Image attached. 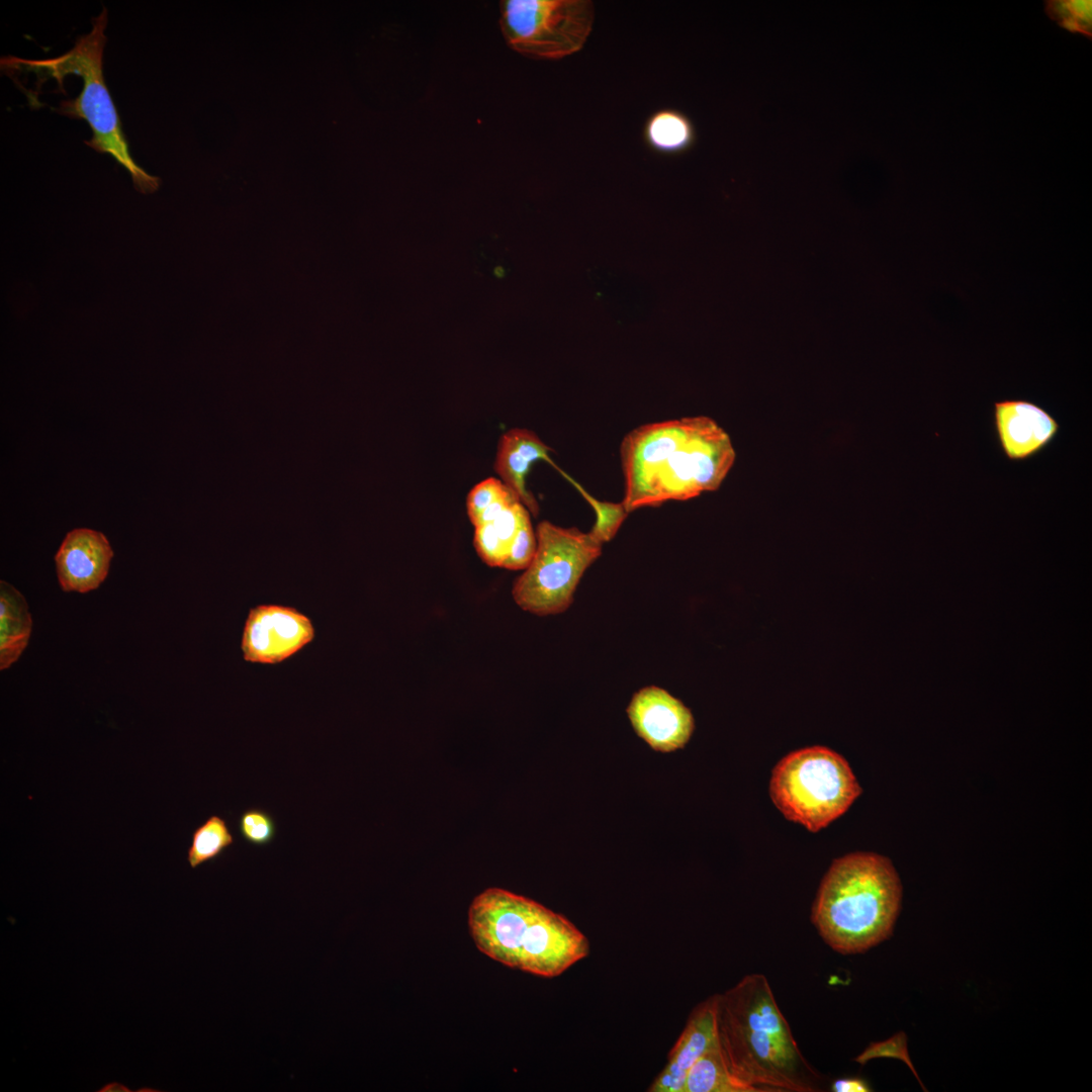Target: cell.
I'll return each instance as SVG.
<instances>
[{
  "label": "cell",
  "mask_w": 1092,
  "mask_h": 1092,
  "mask_svg": "<svg viewBox=\"0 0 1092 1092\" xmlns=\"http://www.w3.org/2000/svg\"><path fill=\"white\" fill-rule=\"evenodd\" d=\"M509 487L499 479L486 478L475 484L467 495V514L472 524L492 503L503 496Z\"/></svg>",
  "instance_id": "24"
},
{
  "label": "cell",
  "mask_w": 1092,
  "mask_h": 1092,
  "mask_svg": "<svg viewBox=\"0 0 1092 1092\" xmlns=\"http://www.w3.org/2000/svg\"><path fill=\"white\" fill-rule=\"evenodd\" d=\"M642 138L651 151L665 156H677L695 146L697 131L692 119L682 111L661 108L646 118Z\"/></svg>",
  "instance_id": "15"
},
{
  "label": "cell",
  "mask_w": 1092,
  "mask_h": 1092,
  "mask_svg": "<svg viewBox=\"0 0 1092 1092\" xmlns=\"http://www.w3.org/2000/svg\"><path fill=\"white\" fill-rule=\"evenodd\" d=\"M902 901V884L892 861L875 852H852L834 859L811 909L819 935L841 954L864 952L893 933Z\"/></svg>",
  "instance_id": "4"
},
{
  "label": "cell",
  "mask_w": 1092,
  "mask_h": 1092,
  "mask_svg": "<svg viewBox=\"0 0 1092 1092\" xmlns=\"http://www.w3.org/2000/svg\"><path fill=\"white\" fill-rule=\"evenodd\" d=\"M717 1027L731 1071L757 1092L821 1090L763 975H746L718 994Z\"/></svg>",
  "instance_id": "2"
},
{
  "label": "cell",
  "mask_w": 1092,
  "mask_h": 1092,
  "mask_svg": "<svg viewBox=\"0 0 1092 1092\" xmlns=\"http://www.w3.org/2000/svg\"><path fill=\"white\" fill-rule=\"evenodd\" d=\"M92 24L91 31L79 37L74 48L60 57L37 61L12 59L23 65L27 71L57 79L61 88L67 75L80 76L83 79L80 95L75 99L63 100L58 111L69 117L86 120L93 132L92 139L85 142L86 145L99 153L111 155L129 173L139 192L154 193L159 189L161 180L147 173L131 158L116 107L104 81L102 57L107 24L105 7L93 19Z\"/></svg>",
  "instance_id": "5"
},
{
  "label": "cell",
  "mask_w": 1092,
  "mask_h": 1092,
  "mask_svg": "<svg viewBox=\"0 0 1092 1092\" xmlns=\"http://www.w3.org/2000/svg\"><path fill=\"white\" fill-rule=\"evenodd\" d=\"M876 1058H894L904 1062L912 1071L916 1079H918L920 1085L923 1087L919 1077L910 1060L907 1049V1037L903 1031L898 1032L894 1036L884 1041H878L871 1043L860 1055H858L854 1061L860 1065L867 1064L872 1059Z\"/></svg>",
  "instance_id": "23"
},
{
  "label": "cell",
  "mask_w": 1092,
  "mask_h": 1092,
  "mask_svg": "<svg viewBox=\"0 0 1092 1092\" xmlns=\"http://www.w3.org/2000/svg\"><path fill=\"white\" fill-rule=\"evenodd\" d=\"M861 792L845 758L823 746L789 753L776 764L769 781L776 807L811 832L844 814Z\"/></svg>",
  "instance_id": "6"
},
{
  "label": "cell",
  "mask_w": 1092,
  "mask_h": 1092,
  "mask_svg": "<svg viewBox=\"0 0 1092 1092\" xmlns=\"http://www.w3.org/2000/svg\"><path fill=\"white\" fill-rule=\"evenodd\" d=\"M534 557L515 581L516 604L538 616L560 614L573 602L584 571L602 553V545L589 532L562 528L548 521L538 524Z\"/></svg>",
  "instance_id": "7"
},
{
  "label": "cell",
  "mask_w": 1092,
  "mask_h": 1092,
  "mask_svg": "<svg viewBox=\"0 0 1092 1092\" xmlns=\"http://www.w3.org/2000/svg\"><path fill=\"white\" fill-rule=\"evenodd\" d=\"M235 842L226 821L219 815H210L192 833L187 860L192 869L217 858Z\"/></svg>",
  "instance_id": "18"
},
{
  "label": "cell",
  "mask_w": 1092,
  "mask_h": 1092,
  "mask_svg": "<svg viewBox=\"0 0 1092 1092\" xmlns=\"http://www.w3.org/2000/svg\"><path fill=\"white\" fill-rule=\"evenodd\" d=\"M499 25L515 52L542 60H559L580 51L595 20L588 0H504Z\"/></svg>",
  "instance_id": "8"
},
{
  "label": "cell",
  "mask_w": 1092,
  "mask_h": 1092,
  "mask_svg": "<svg viewBox=\"0 0 1092 1092\" xmlns=\"http://www.w3.org/2000/svg\"><path fill=\"white\" fill-rule=\"evenodd\" d=\"M32 628L23 595L6 581L0 582V669L10 667L26 648Z\"/></svg>",
  "instance_id": "14"
},
{
  "label": "cell",
  "mask_w": 1092,
  "mask_h": 1092,
  "mask_svg": "<svg viewBox=\"0 0 1092 1092\" xmlns=\"http://www.w3.org/2000/svg\"><path fill=\"white\" fill-rule=\"evenodd\" d=\"M113 550L106 536L89 528L68 532L56 555V571L64 592L86 594L106 578Z\"/></svg>",
  "instance_id": "11"
},
{
  "label": "cell",
  "mask_w": 1092,
  "mask_h": 1092,
  "mask_svg": "<svg viewBox=\"0 0 1092 1092\" xmlns=\"http://www.w3.org/2000/svg\"><path fill=\"white\" fill-rule=\"evenodd\" d=\"M468 926L481 952L540 977H557L589 952L588 939L566 917L500 888L473 899Z\"/></svg>",
  "instance_id": "3"
},
{
  "label": "cell",
  "mask_w": 1092,
  "mask_h": 1092,
  "mask_svg": "<svg viewBox=\"0 0 1092 1092\" xmlns=\"http://www.w3.org/2000/svg\"><path fill=\"white\" fill-rule=\"evenodd\" d=\"M1092 2L1086 0H1055L1045 3L1046 14L1071 32L1091 36Z\"/></svg>",
  "instance_id": "19"
},
{
  "label": "cell",
  "mask_w": 1092,
  "mask_h": 1092,
  "mask_svg": "<svg viewBox=\"0 0 1092 1092\" xmlns=\"http://www.w3.org/2000/svg\"><path fill=\"white\" fill-rule=\"evenodd\" d=\"M536 548V533L533 530L530 521V512L528 511L523 516L520 528L510 547L509 554L503 567L511 570L526 569L534 557Z\"/></svg>",
  "instance_id": "22"
},
{
  "label": "cell",
  "mask_w": 1092,
  "mask_h": 1092,
  "mask_svg": "<svg viewBox=\"0 0 1092 1092\" xmlns=\"http://www.w3.org/2000/svg\"><path fill=\"white\" fill-rule=\"evenodd\" d=\"M621 458L622 503L630 513L717 490L736 453L725 430L701 416L635 428L623 439Z\"/></svg>",
  "instance_id": "1"
},
{
  "label": "cell",
  "mask_w": 1092,
  "mask_h": 1092,
  "mask_svg": "<svg viewBox=\"0 0 1092 1092\" xmlns=\"http://www.w3.org/2000/svg\"><path fill=\"white\" fill-rule=\"evenodd\" d=\"M717 1009L718 994L694 1008L666 1066L648 1091L684 1092L689 1070L718 1038Z\"/></svg>",
  "instance_id": "12"
},
{
  "label": "cell",
  "mask_w": 1092,
  "mask_h": 1092,
  "mask_svg": "<svg viewBox=\"0 0 1092 1092\" xmlns=\"http://www.w3.org/2000/svg\"><path fill=\"white\" fill-rule=\"evenodd\" d=\"M549 451L551 448L534 432L521 428L507 431L497 446L495 472L534 517L538 516L539 505L526 488V476L531 463L538 459L549 460Z\"/></svg>",
  "instance_id": "13"
},
{
  "label": "cell",
  "mask_w": 1092,
  "mask_h": 1092,
  "mask_svg": "<svg viewBox=\"0 0 1092 1092\" xmlns=\"http://www.w3.org/2000/svg\"><path fill=\"white\" fill-rule=\"evenodd\" d=\"M993 426L1002 453L1008 460L1016 462L1037 455L1060 431V424L1053 415L1026 399L995 401Z\"/></svg>",
  "instance_id": "10"
},
{
  "label": "cell",
  "mask_w": 1092,
  "mask_h": 1092,
  "mask_svg": "<svg viewBox=\"0 0 1092 1092\" xmlns=\"http://www.w3.org/2000/svg\"><path fill=\"white\" fill-rule=\"evenodd\" d=\"M684 1092H757L731 1071L719 1039L689 1070Z\"/></svg>",
  "instance_id": "17"
},
{
  "label": "cell",
  "mask_w": 1092,
  "mask_h": 1092,
  "mask_svg": "<svg viewBox=\"0 0 1092 1092\" xmlns=\"http://www.w3.org/2000/svg\"><path fill=\"white\" fill-rule=\"evenodd\" d=\"M527 508L517 500L492 521L475 526L474 547L488 566L503 567Z\"/></svg>",
  "instance_id": "16"
},
{
  "label": "cell",
  "mask_w": 1092,
  "mask_h": 1092,
  "mask_svg": "<svg viewBox=\"0 0 1092 1092\" xmlns=\"http://www.w3.org/2000/svg\"><path fill=\"white\" fill-rule=\"evenodd\" d=\"M238 830L246 842L261 847L274 840L276 822L268 811L261 808H249L240 815Z\"/></svg>",
  "instance_id": "20"
},
{
  "label": "cell",
  "mask_w": 1092,
  "mask_h": 1092,
  "mask_svg": "<svg viewBox=\"0 0 1092 1092\" xmlns=\"http://www.w3.org/2000/svg\"><path fill=\"white\" fill-rule=\"evenodd\" d=\"M627 715L637 735L660 752L682 748L695 729L691 710L655 686L645 687L633 695Z\"/></svg>",
  "instance_id": "9"
},
{
  "label": "cell",
  "mask_w": 1092,
  "mask_h": 1092,
  "mask_svg": "<svg viewBox=\"0 0 1092 1092\" xmlns=\"http://www.w3.org/2000/svg\"><path fill=\"white\" fill-rule=\"evenodd\" d=\"M831 1090L834 1092H868L872 1089L862 1079L840 1078L832 1082Z\"/></svg>",
  "instance_id": "25"
},
{
  "label": "cell",
  "mask_w": 1092,
  "mask_h": 1092,
  "mask_svg": "<svg viewBox=\"0 0 1092 1092\" xmlns=\"http://www.w3.org/2000/svg\"><path fill=\"white\" fill-rule=\"evenodd\" d=\"M581 491L594 508L597 516L589 533L601 543L609 542L616 535L629 513L622 502L617 504L602 502L585 493V491Z\"/></svg>",
  "instance_id": "21"
}]
</instances>
